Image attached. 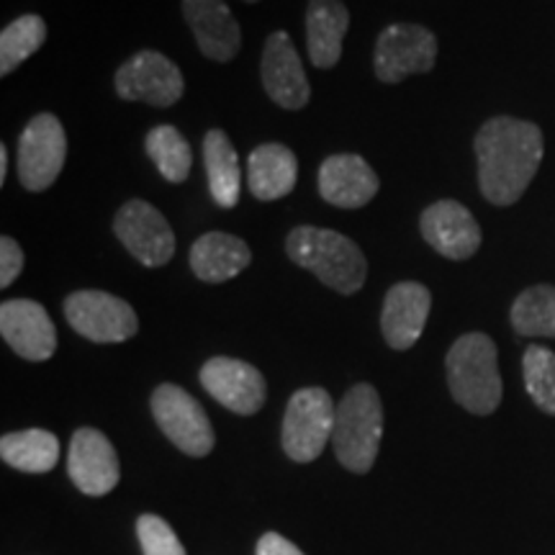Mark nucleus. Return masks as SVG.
<instances>
[{
	"label": "nucleus",
	"instance_id": "3",
	"mask_svg": "<svg viewBox=\"0 0 555 555\" xmlns=\"http://www.w3.org/2000/svg\"><path fill=\"white\" fill-rule=\"evenodd\" d=\"M446 371L450 393L466 412L489 416L502 404L496 345L483 332H468L455 339L448 350Z\"/></svg>",
	"mask_w": 555,
	"mask_h": 555
},
{
	"label": "nucleus",
	"instance_id": "11",
	"mask_svg": "<svg viewBox=\"0 0 555 555\" xmlns=\"http://www.w3.org/2000/svg\"><path fill=\"white\" fill-rule=\"evenodd\" d=\"M437 62V37L420 24H391L378 34L373 69L380 82H401L429 73Z\"/></svg>",
	"mask_w": 555,
	"mask_h": 555
},
{
	"label": "nucleus",
	"instance_id": "29",
	"mask_svg": "<svg viewBox=\"0 0 555 555\" xmlns=\"http://www.w3.org/2000/svg\"><path fill=\"white\" fill-rule=\"evenodd\" d=\"M139 545L144 555H185L172 527L163 517L142 515L137 522Z\"/></svg>",
	"mask_w": 555,
	"mask_h": 555
},
{
	"label": "nucleus",
	"instance_id": "26",
	"mask_svg": "<svg viewBox=\"0 0 555 555\" xmlns=\"http://www.w3.org/2000/svg\"><path fill=\"white\" fill-rule=\"evenodd\" d=\"M144 150L152 163L157 165L159 176H163L168 183H183L185 178L191 176L193 168V150L189 139L180 134V129L172 127V124H159L144 139Z\"/></svg>",
	"mask_w": 555,
	"mask_h": 555
},
{
	"label": "nucleus",
	"instance_id": "9",
	"mask_svg": "<svg viewBox=\"0 0 555 555\" xmlns=\"http://www.w3.org/2000/svg\"><path fill=\"white\" fill-rule=\"evenodd\" d=\"M114 88L124 101H142L152 108H170L183 99L185 80L180 67L163 52L142 50L119 67Z\"/></svg>",
	"mask_w": 555,
	"mask_h": 555
},
{
	"label": "nucleus",
	"instance_id": "20",
	"mask_svg": "<svg viewBox=\"0 0 555 555\" xmlns=\"http://www.w3.org/2000/svg\"><path fill=\"white\" fill-rule=\"evenodd\" d=\"M191 270L204 283H227L237 278L249 262L253 249L245 240L227 232H206L191 245Z\"/></svg>",
	"mask_w": 555,
	"mask_h": 555
},
{
	"label": "nucleus",
	"instance_id": "12",
	"mask_svg": "<svg viewBox=\"0 0 555 555\" xmlns=\"http://www.w3.org/2000/svg\"><path fill=\"white\" fill-rule=\"evenodd\" d=\"M422 237L437 255L448 260H468L481 247V227L461 201L442 198L427 206L420 217Z\"/></svg>",
	"mask_w": 555,
	"mask_h": 555
},
{
	"label": "nucleus",
	"instance_id": "30",
	"mask_svg": "<svg viewBox=\"0 0 555 555\" xmlns=\"http://www.w3.org/2000/svg\"><path fill=\"white\" fill-rule=\"evenodd\" d=\"M24 270V249L16 240H0V288H9L16 283V278Z\"/></svg>",
	"mask_w": 555,
	"mask_h": 555
},
{
	"label": "nucleus",
	"instance_id": "13",
	"mask_svg": "<svg viewBox=\"0 0 555 555\" xmlns=\"http://www.w3.org/2000/svg\"><path fill=\"white\" fill-rule=\"evenodd\" d=\"M201 386L229 412L249 416L266 404L268 386L255 365L237 358H211L201 367Z\"/></svg>",
	"mask_w": 555,
	"mask_h": 555
},
{
	"label": "nucleus",
	"instance_id": "23",
	"mask_svg": "<svg viewBox=\"0 0 555 555\" xmlns=\"http://www.w3.org/2000/svg\"><path fill=\"white\" fill-rule=\"evenodd\" d=\"M204 165L208 191L219 208H234L240 204L242 172L240 157L234 144L229 142L227 131L211 129L204 137Z\"/></svg>",
	"mask_w": 555,
	"mask_h": 555
},
{
	"label": "nucleus",
	"instance_id": "18",
	"mask_svg": "<svg viewBox=\"0 0 555 555\" xmlns=\"http://www.w3.org/2000/svg\"><path fill=\"white\" fill-rule=\"evenodd\" d=\"M319 196L337 208H363L376 198L380 180L360 155H330L319 165Z\"/></svg>",
	"mask_w": 555,
	"mask_h": 555
},
{
	"label": "nucleus",
	"instance_id": "7",
	"mask_svg": "<svg viewBox=\"0 0 555 555\" xmlns=\"http://www.w3.org/2000/svg\"><path fill=\"white\" fill-rule=\"evenodd\" d=\"M67 324L80 337L99 345L127 343L139 332L137 311L106 291H75L65 301Z\"/></svg>",
	"mask_w": 555,
	"mask_h": 555
},
{
	"label": "nucleus",
	"instance_id": "10",
	"mask_svg": "<svg viewBox=\"0 0 555 555\" xmlns=\"http://www.w3.org/2000/svg\"><path fill=\"white\" fill-rule=\"evenodd\" d=\"M114 232L131 258L144 268L168 266L176 255V232L170 221L142 198H131L116 211Z\"/></svg>",
	"mask_w": 555,
	"mask_h": 555
},
{
	"label": "nucleus",
	"instance_id": "31",
	"mask_svg": "<svg viewBox=\"0 0 555 555\" xmlns=\"http://www.w3.org/2000/svg\"><path fill=\"white\" fill-rule=\"evenodd\" d=\"M255 555H304V553L298 551L291 540L278 535V532H266V535L260 538Z\"/></svg>",
	"mask_w": 555,
	"mask_h": 555
},
{
	"label": "nucleus",
	"instance_id": "28",
	"mask_svg": "<svg viewBox=\"0 0 555 555\" xmlns=\"http://www.w3.org/2000/svg\"><path fill=\"white\" fill-rule=\"evenodd\" d=\"M525 388L540 412L555 416V352L543 345H530L522 358Z\"/></svg>",
	"mask_w": 555,
	"mask_h": 555
},
{
	"label": "nucleus",
	"instance_id": "6",
	"mask_svg": "<svg viewBox=\"0 0 555 555\" xmlns=\"http://www.w3.org/2000/svg\"><path fill=\"white\" fill-rule=\"evenodd\" d=\"M67 159V137L57 116L39 114L18 137V180L26 191L52 189Z\"/></svg>",
	"mask_w": 555,
	"mask_h": 555
},
{
	"label": "nucleus",
	"instance_id": "1",
	"mask_svg": "<svg viewBox=\"0 0 555 555\" xmlns=\"http://www.w3.org/2000/svg\"><path fill=\"white\" fill-rule=\"evenodd\" d=\"M478 189L494 206H512L525 196L545 155L543 129L515 116H494L474 139Z\"/></svg>",
	"mask_w": 555,
	"mask_h": 555
},
{
	"label": "nucleus",
	"instance_id": "22",
	"mask_svg": "<svg viewBox=\"0 0 555 555\" xmlns=\"http://www.w3.org/2000/svg\"><path fill=\"white\" fill-rule=\"evenodd\" d=\"M350 26V11L343 0H311L307 9V50L311 65L335 67L343 57V39Z\"/></svg>",
	"mask_w": 555,
	"mask_h": 555
},
{
	"label": "nucleus",
	"instance_id": "8",
	"mask_svg": "<svg viewBox=\"0 0 555 555\" xmlns=\"http://www.w3.org/2000/svg\"><path fill=\"white\" fill-rule=\"evenodd\" d=\"M152 414L163 435L185 455L204 457L214 450V429L204 406L185 388L163 384L152 393Z\"/></svg>",
	"mask_w": 555,
	"mask_h": 555
},
{
	"label": "nucleus",
	"instance_id": "24",
	"mask_svg": "<svg viewBox=\"0 0 555 555\" xmlns=\"http://www.w3.org/2000/svg\"><path fill=\"white\" fill-rule=\"evenodd\" d=\"M0 457L24 474H47L60 461V440L47 429H21L0 440Z\"/></svg>",
	"mask_w": 555,
	"mask_h": 555
},
{
	"label": "nucleus",
	"instance_id": "17",
	"mask_svg": "<svg viewBox=\"0 0 555 555\" xmlns=\"http://www.w3.org/2000/svg\"><path fill=\"white\" fill-rule=\"evenodd\" d=\"M429 309H433V294L422 283L401 281L388 288L384 311H380V332L388 347L393 350L414 347L427 327Z\"/></svg>",
	"mask_w": 555,
	"mask_h": 555
},
{
	"label": "nucleus",
	"instance_id": "32",
	"mask_svg": "<svg viewBox=\"0 0 555 555\" xmlns=\"http://www.w3.org/2000/svg\"><path fill=\"white\" fill-rule=\"evenodd\" d=\"M9 178V147H0V183H5Z\"/></svg>",
	"mask_w": 555,
	"mask_h": 555
},
{
	"label": "nucleus",
	"instance_id": "27",
	"mask_svg": "<svg viewBox=\"0 0 555 555\" xmlns=\"http://www.w3.org/2000/svg\"><path fill=\"white\" fill-rule=\"evenodd\" d=\"M47 41V21L37 13H26L5 26L0 34V75H11Z\"/></svg>",
	"mask_w": 555,
	"mask_h": 555
},
{
	"label": "nucleus",
	"instance_id": "16",
	"mask_svg": "<svg viewBox=\"0 0 555 555\" xmlns=\"http://www.w3.org/2000/svg\"><path fill=\"white\" fill-rule=\"evenodd\" d=\"M0 335L11 350L31 363L50 360L57 350V330L50 314L31 298H11L0 307Z\"/></svg>",
	"mask_w": 555,
	"mask_h": 555
},
{
	"label": "nucleus",
	"instance_id": "4",
	"mask_svg": "<svg viewBox=\"0 0 555 555\" xmlns=\"http://www.w3.org/2000/svg\"><path fill=\"white\" fill-rule=\"evenodd\" d=\"M384 437V406L371 384H358L339 401L332 448L337 461L352 474H367L376 463Z\"/></svg>",
	"mask_w": 555,
	"mask_h": 555
},
{
	"label": "nucleus",
	"instance_id": "25",
	"mask_svg": "<svg viewBox=\"0 0 555 555\" xmlns=\"http://www.w3.org/2000/svg\"><path fill=\"white\" fill-rule=\"evenodd\" d=\"M509 319L519 337H555V286L525 288L512 304Z\"/></svg>",
	"mask_w": 555,
	"mask_h": 555
},
{
	"label": "nucleus",
	"instance_id": "19",
	"mask_svg": "<svg viewBox=\"0 0 555 555\" xmlns=\"http://www.w3.org/2000/svg\"><path fill=\"white\" fill-rule=\"evenodd\" d=\"M183 16L204 57L232 62L242 47V29L224 0H183Z\"/></svg>",
	"mask_w": 555,
	"mask_h": 555
},
{
	"label": "nucleus",
	"instance_id": "33",
	"mask_svg": "<svg viewBox=\"0 0 555 555\" xmlns=\"http://www.w3.org/2000/svg\"><path fill=\"white\" fill-rule=\"evenodd\" d=\"M245 3H260V0H245Z\"/></svg>",
	"mask_w": 555,
	"mask_h": 555
},
{
	"label": "nucleus",
	"instance_id": "21",
	"mask_svg": "<svg viewBox=\"0 0 555 555\" xmlns=\"http://www.w3.org/2000/svg\"><path fill=\"white\" fill-rule=\"evenodd\" d=\"M298 159L286 144L268 142L249 152L247 185L258 201L286 198L296 189Z\"/></svg>",
	"mask_w": 555,
	"mask_h": 555
},
{
	"label": "nucleus",
	"instance_id": "14",
	"mask_svg": "<svg viewBox=\"0 0 555 555\" xmlns=\"http://www.w3.org/2000/svg\"><path fill=\"white\" fill-rule=\"evenodd\" d=\"M262 88L270 101L286 111H301L311 99V86L304 73L294 41L286 31H273L262 47Z\"/></svg>",
	"mask_w": 555,
	"mask_h": 555
},
{
	"label": "nucleus",
	"instance_id": "5",
	"mask_svg": "<svg viewBox=\"0 0 555 555\" xmlns=\"http://www.w3.org/2000/svg\"><path fill=\"white\" fill-rule=\"evenodd\" d=\"M337 406L324 388H301L291 397L283 414L281 442L291 461L311 463L324 453L335 433Z\"/></svg>",
	"mask_w": 555,
	"mask_h": 555
},
{
	"label": "nucleus",
	"instance_id": "2",
	"mask_svg": "<svg viewBox=\"0 0 555 555\" xmlns=\"http://www.w3.org/2000/svg\"><path fill=\"white\" fill-rule=\"evenodd\" d=\"M286 253L337 294H358L365 286L367 260L356 242L322 227H296L286 237Z\"/></svg>",
	"mask_w": 555,
	"mask_h": 555
},
{
	"label": "nucleus",
	"instance_id": "15",
	"mask_svg": "<svg viewBox=\"0 0 555 555\" xmlns=\"http://www.w3.org/2000/svg\"><path fill=\"white\" fill-rule=\"evenodd\" d=\"M67 474L82 494L103 496L119 483V455L101 429L82 427L73 435L67 455Z\"/></svg>",
	"mask_w": 555,
	"mask_h": 555
}]
</instances>
